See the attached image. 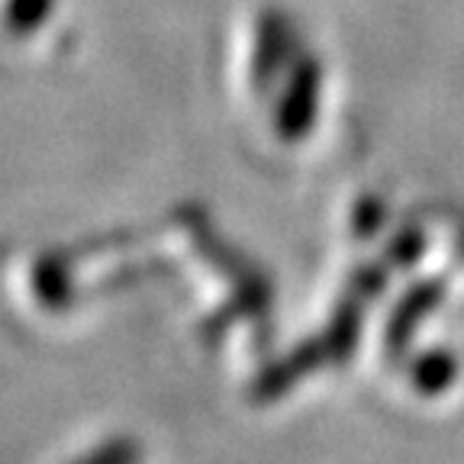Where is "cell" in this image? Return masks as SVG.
Segmentation results:
<instances>
[{"label": "cell", "instance_id": "6da1fadb", "mask_svg": "<svg viewBox=\"0 0 464 464\" xmlns=\"http://www.w3.org/2000/svg\"><path fill=\"white\" fill-rule=\"evenodd\" d=\"M52 0H10L7 7V29L10 33H29L36 23L49 14Z\"/></svg>", "mask_w": 464, "mask_h": 464}]
</instances>
